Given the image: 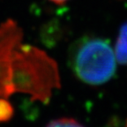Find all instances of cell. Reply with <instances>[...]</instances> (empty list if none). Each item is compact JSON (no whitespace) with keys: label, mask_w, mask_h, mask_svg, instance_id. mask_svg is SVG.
<instances>
[{"label":"cell","mask_w":127,"mask_h":127,"mask_svg":"<svg viewBox=\"0 0 127 127\" xmlns=\"http://www.w3.org/2000/svg\"><path fill=\"white\" fill-rule=\"evenodd\" d=\"M68 62L76 77L92 86L108 82L117 70L115 51L110 42L95 35L76 40L70 47Z\"/></svg>","instance_id":"cell-1"},{"label":"cell","mask_w":127,"mask_h":127,"mask_svg":"<svg viewBox=\"0 0 127 127\" xmlns=\"http://www.w3.org/2000/svg\"><path fill=\"white\" fill-rule=\"evenodd\" d=\"M114 51L117 62L127 65V22L123 24L119 29Z\"/></svg>","instance_id":"cell-2"},{"label":"cell","mask_w":127,"mask_h":127,"mask_svg":"<svg viewBox=\"0 0 127 127\" xmlns=\"http://www.w3.org/2000/svg\"><path fill=\"white\" fill-rule=\"evenodd\" d=\"M46 127H84L82 125L77 122L72 118H64L56 119L53 121L50 122Z\"/></svg>","instance_id":"cell-3"},{"label":"cell","mask_w":127,"mask_h":127,"mask_svg":"<svg viewBox=\"0 0 127 127\" xmlns=\"http://www.w3.org/2000/svg\"><path fill=\"white\" fill-rule=\"evenodd\" d=\"M50 1L56 4H60L61 5V4H64L65 3H67L69 0H50Z\"/></svg>","instance_id":"cell-4"},{"label":"cell","mask_w":127,"mask_h":127,"mask_svg":"<svg viewBox=\"0 0 127 127\" xmlns=\"http://www.w3.org/2000/svg\"><path fill=\"white\" fill-rule=\"evenodd\" d=\"M125 127H127V122H126V125H125Z\"/></svg>","instance_id":"cell-5"}]
</instances>
